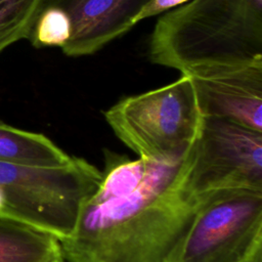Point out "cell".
<instances>
[{"label":"cell","mask_w":262,"mask_h":262,"mask_svg":"<svg viewBox=\"0 0 262 262\" xmlns=\"http://www.w3.org/2000/svg\"><path fill=\"white\" fill-rule=\"evenodd\" d=\"M103 155L98 187L72 233L59 241L63 260L175 262L205 201L184 190L186 155L172 162L131 160L108 149Z\"/></svg>","instance_id":"cell-1"},{"label":"cell","mask_w":262,"mask_h":262,"mask_svg":"<svg viewBox=\"0 0 262 262\" xmlns=\"http://www.w3.org/2000/svg\"><path fill=\"white\" fill-rule=\"evenodd\" d=\"M148 57L181 75L262 60V0H190L166 11Z\"/></svg>","instance_id":"cell-2"},{"label":"cell","mask_w":262,"mask_h":262,"mask_svg":"<svg viewBox=\"0 0 262 262\" xmlns=\"http://www.w3.org/2000/svg\"><path fill=\"white\" fill-rule=\"evenodd\" d=\"M101 171L83 158L59 167L0 162V218L55 236L68 237L84 202L95 191Z\"/></svg>","instance_id":"cell-3"},{"label":"cell","mask_w":262,"mask_h":262,"mask_svg":"<svg viewBox=\"0 0 262 262\" xmlns=\"http://www.w3.org/2000/svg\"><path fill=\"white\" fill-rule=\"evenodd\" d=\"M103 117L127 147L139 158L156 162L183 158L199 136L204 120L187 75L124 97L105 110Z\"/></svg>","instance_id":"cell-4"},{"label":"cell","mask_w":262,"mask_h":262,"mask_svg":"<svg viewBox=\"0 0 262 262\" xmlns=\"http://www.w3.org/2000/svg\"><path fill=\"white\" fill-rule=\"evenodd\" d=\"M182 183L200 200L221 191H262V133L204 117L185 157Z\"/></svg>","instance_id":"cell-5"},{"label":"cell","mask_w":262,"mask_h":262,"mask_svg":"<svg viewBox=\"0 0 262 262\" xmlns=\"http://www.w3.org/2000/svg\"><path fill=\"white\" fill-rule=\"evenodd\" d=\"M175 262H262V191L206 198Z\"/></svg>","instance_id":"cell-6"},{"label":"cell","mask_w":262,"mask_h":262,"mask_svg":"<svg viewBox=\"0 0 262 262\" xmlns=\"http://www.w3.org/2000/svg\"><path fill=\"white\" fill-rule=\"evenodd\" d=\"M205 118L232 122L262 133V60L187 75Z\"/></svg>","instance_id":"cell-7"},{"label":"cell","mask_w":262,"mask_h":262,"mask_svg":"<svg viewBox=\"0 0 262 262\" xmlns=\"http://www.w3.org/2000/svg\"><path fill=\"white\" fill-rule=\"evenodd\" d=\"M152 0H43L42 7L63 9L71 20L69 42L61 48L67 56L94 54L126 34L135 18Z\"/></svg>","instance_id":"cell-8"},{"label":"cell","mask_w":262,"mask_h":262,"mask_svg":"<svg viewBox=\"0 0 262 262\" xmlns=\"http://www.w3.org/2000/svg\"><path fill=\"white\" fill-rule=\"evenodd\" d=\"M71 160V156L44 134L23 130L0 121V162L59 167Z\"/></svg>","instance_id":"cell-9"},{"label":"cell","mask_w":262,"mask_h":262,"mask_svg":"<svg viewBox=\"0 0 262 262\" xmlns=\"http://www.w3.org/2000/svg\"><path fill=\"white\" fill-rule=\"evenodd\" d=\"M63 261L59 241L28 225L0 218V262Z\"/></svg>","instance_id":"cell-10"},{"label":"cell","mask_w":262,"mask_h":262,"mask_svg":"<svg viewBox=\"0 0 262 262\" xmlns=\"http://www.w3.org/2000/svg\"><path fill=\"white\" fill-rule=\"evenodd\" d=\"M43 0H0V53L28 39L41 11Z\"/></svg>","instance_id":"cell-11"},{"label":"cell","mask_w":262,"mask_h":262,"mask_svg":"<svg viewBox=\"0 0 262 262\" xmlns=\"http://www.w3.org/2000/svg\"><path fill=\"white\" fill-rule=\"evenodd\" d=\"M71 33L72 27L68 13L56 6H44L28 39L36 48H62L69 42Z\"/></svg>","instance_id":"cell-12"},{"label":"cell","mask_w":262,"mask_h":262,"mask_svg":"<svg viewBox=\"0 0 262 262\" xmlns=\"http://www.w3.org/2000/svg\"><path fill=\"white\" fill-rule=\"evenodd\" d=\"M188 1L190 0H152L136 16L135 25L145 18L158 15L160 13H165L166 11H169Z\"/></svg>","instance_id":"cell-13"},{"label":"cell","mask_w":262,"mask_h":262,"mask_svg":"<svg viewBox=\"0 0 262 262\" xmlns=\"http://www.w3.org/2000/svg\"><path fill=\"white\" fill-rule=\"evenodd\" d=\"M2 207V198H1V194H0V209Z\"/></svg>","instance_id":"cell-14"},{"label":"cell","mask_w":262,"mask_h":262,"mask_svg":"<svg viewBox=\"0 0 262 262\" xmlns=\"http://www.w3.org/2000/svg\"><path fill=\"white\" fill-rule=\"evenodd\" d=\"M60 262H66V261H64V260H63V261H60Z\"/></svg>","instance_id":"cell-15"}]
</instances>
